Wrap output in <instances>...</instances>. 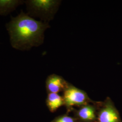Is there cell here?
Returning a JSON list of instances; mask_svg holds the SVG:
<instances>
[{
    "mask_svg": "<svg viewBox=\"0 0 122 122\" xmlns=\"http://www.w3.org/2000/svg\"><path fill=\"white\" fill-rule=\"evenodd\" d=\"M11 46L20 50H28L43 44L44 32L50 26L48 23L37 21L22 10L6 25Z\"/></svg>",
    "mask_w": 122,
    "mask_h": 122,
    "instance_id": "1",
    "label": "cell"
},
{
    "mask_svg": "<svg viewBox=\"0 0 122 122\" xmlns=\"http://www.w3.org/2000/svg\"><path fill=\"white\" fill-rule=\"evenodd\" d=\"M28 15L39 17L45 21L52 20L57 10L60 1L52 0H27Z\"/></svg>",
    "mask_w": 122,
    "mask_h": 122,
    "instance_id": "2",
    "label": "cell"
},
{
    "mask_svg": "<svg viewBox=\"0 0 122 122\" xmlns=\"http://www.w3.org/2000/svg\"><path fill=\"white\" fill-rule=\"evenodd\" d=\"M63 92L62 96L64 101V106L67 110V113L71 112L74 106L81 107L89 104H94L96 102L89 98L85 91L74 86L69 83Z\"/></svg>",
    "mask_w": 122,
    "mask_h": 122,
    "instance_id": "3",
    "label": "cell"
},
{
    "mask_svg": "<svg viewBox=\"0 0 122 122\" xmlns=\"http://www.w3.org/2000/svg\"><path fill=\"white\" fill-rule=\"evenodd\" d=\"M96 105V122H122L120 113L109 97L104 101H97Z\"/></svg>",
    "mask_w": 122,
    "mask_h": 122,
    "instance_id": "4",
    "label": "cell"
},
{
    "mask_svg": "<svg viewBox=\"0 0 122 122\" xmlns=\"http://www.w3.org/2000/svg\"><path fill=\"white\" fill-rule=\"evenodd\" d=\"M96 102L82 106L78 109L73 108L71 112L74 117L80 122H96L97 107Z\"/></svg>",
    "mask_w": 122,
    "mask_h": 122,
    "instance_id": "5",
    "label": "cell"
},
{
    "mask_svg": "<svg viewBox=\"0 0 122 122\" xmlns=\"http://www.w3.org/2000/svg\"><path fill=\"white\" fill-rule=\"evenodd\" d=\"M69 83L56 74L48 76L46 81V88L48 93H57L64 92Z\"/></svg>",
    "mask_w": 122,
    "mask_h": 122,
    "instance_id": "6",
    "label": "cell"
},
{
    "mask_svg": "<svg viewBox=\"0 0 122 122\" xmlns=\"http://www.w3.org/2000/svg\"><path fill=\"white\" fill-rule=\"evenodd\" d=\"M46 104L49 110L52 113L55 112L61 106L65 105L63 96L57 93H48Z\"/></svg>",
    "mask_w": 122,
    "mask_h": 122,
    "instance_id": "7",
    "label": "cell"
},
{
    "mask_svg": "<svg viewBox=\"0 0 122 122\" xmlns=\"http://www.w3.org/2000/svg\"><path fill=\"white\" fill-rule=\"evenodd\" d=\"M23 3V0H0V15L8 14Z\"/></svg>",
    "mask_w": 122,
    "mask_h": 122,
    "instance_id": "8",
    "label": "cell"
},
{
    "mask_svg": "<svg viewBox=\"0 0 122 122\" xmlns=\"http://www.w3.org/2000/svg\"><path fill=\"white\" fill-rule=\"evenodd\" d=\"M51 122H80L75 118L70 116L67 114L58 116L53 119Z\"/></svg>",
    "mask_w": 122,
    "mask_h": 122,
    "instance_id": "9",
    "label": "cell"
}]
</instances>
